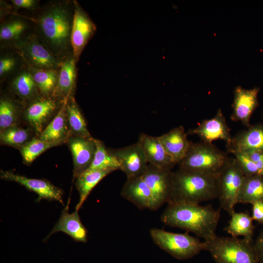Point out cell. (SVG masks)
I'll return each mask as SVG.
<instances>
[{
  "label": "cell",
  "mask_w": 263,
  "mask_h": 263,
  "mask_svg": "<svg viewBox=\"0 0 263 263\" xmlns=\"http://www.w3.org/2000/svg\"><path fill=\"white\" fill-rule=\"evenodd\" d=\"M62 143L63 142H49L40 139H34L22 146L20 150L24 162L29 164L48 149L59 145Z\"/></svg>",
  "instance_id": "cell-29"
},
{
  "label": "cell",
  "mask_w": 263,
  "mask_h": 263,
  "mask_svg": "<svg viewBox=\"0 0 263 263\" xmlns=\"http://www.w3.org/2000/svg\"><path fill=\"white\" fill-rule=\"evenodd\" d=\"M138 142L141 145L149 164L159 168L172 170L177 164L167 152L158 137L142 132Z\"/></svg>",
  "instance_id": "cell-16"
},
{
  "label": "cell",
  "mask_w": 263,
  "mask_h": 263,
  "mask_svg": "<svg viewBox=\"0 0 263 263\" xmlns=\"http://www.w3.org/2000/svg\"><path fill=\"white\" fill-rule=\"evenodd\" d=\"M36 83L31 74L24 72L14 80L13 88L17 93L21 97L29 98L35 93Z\"/></svg>",
  "instance_id": "cell-32"
},
{
  "label": "cell",
  "mask_w": 263,
  "mask_h": 263,
  "mask_svg": "<svg viewBox=\"0 0 263 263\" xmlns=\"http://www.w3.org/2000/svg\"><path fill=\"white\" fill-rule=\"evenodd\" d=\"M244 153L255 163L259 169L260 174L263 176V151L253 150Z\"/></svg>",
  "instance_id": "cell-36"
},
{
  "label": "cell",
  "mask_w": 263,
  "mask_h": 263,
  "mask_svg": "<svg viewBox=\"0 0 263 263\" xmlns=\"http://www.w3.org/2000/svg\"><path fill=\"white\" fill-rule=\"evenodd\" d=\"M245 175L235 158L229 159L219 176L220 207L230 216L238 203V198Z\"/></svg>",
  "instance_id": "cell-7"
},
{
  "label": "cell",
  "mask_w": 263,
  "mask_h": 263,
  "mask_svg": "<svg viewBox=\"0 0 263 263\" xmlns=\"http://www.w3.org/2000/svg\"><path fill=\"white\" fill-rule=\"evenodd\" d=\"M205 243V250L209 252L216 263H259L253 239L217 235Z\"/></svg>",
  "instance_id": "cell-4"
},
{
  "label": "cell",
  "mask_w": 263,
  "mask_h": 263,
  "mask_svg": "<svg viewBox=\"0 0 263 263\" xmlns=\"http://www.w3.org/2000/svg\"><path fill=\"white\" fill-rule=\"evenodd\" d=\"M95 26L88 16L75 7L72 20L71 44L74 56L78 57L95 31Z\"/></svg>",
  "instance_id": "cell-15"
},
{
  "label": "cell",
  "mask_w": 263,
  "mask_h": 263,
  "mask_svg": "<svg viewBox=\"0 0 263 263\" xmlns=\"http://www.w3.org/2000/svg\"><path fill=\"white\" fill-rule=\"evenodd\" d=\"M17 117L16 107L9 100L1 99L0 102V132L14 127Z\"/></svg>",
  "instance_id": "cell-33"
},
{
  "label": "cell",
  "mask_w": 263,
  "mask_h": 263,
  "mask_svg": "<svg viewBox=\"0 0 263 263\" xmlns=\"http://www.w3.org/2000/svg\"><path fill=\"white\" fill-rule=\"evenodd\" d=\"M96 149L94 160L87 170H100L112 172L120 170V164L115 157L104 143L95 139Z\"/></svg>",
  "instance_id": "cell-26"
},
{
  "label": "cell",
  "mask_w": 263,
  "mask_h": 263,
  "mask_svg": "<svg viewBox=\"0 0 263 263\" xmlns=\"http://www.w3.org/2000/svg\"><path fill=\"white\" fill-rule=\"evenodd\" d=\"M58 231L68 234L77 242L85 243L87 241V231L82 224L78 210H76L72 213L63 211L58 221L46 238Z\"/></svg>",
  "instance_id": "cell-19"
},
{
  "label": "cell",
  "mask_w": 263,
  "mask_h": 263,
  "mask_svg": "<svg viewBox=\"0 0 263 263\" xmlns=\"http://www.w3.org/2000/svg\"><path fill=\"white\" fill-rule=\"evenodd\" d=\"M187 134L197 135L201 141L209 143L222 140L227 144L232 138L221 109L217 112L213 117L204 119L195 128L189 130Z\"/></svg>",
  "instance_id": "cell-10"
},
{
  "label": "cell",
  "mask_w": 263,
  "mask_h": 263,
  "mask_svg": "<svg viewBox=\"0 0 263 263\" xmlns=\"http://www.w3.org/2000/svg\"><path fill=\"white\" fill-rule=\"evenodd\" d=\"M56 104L51 99H41L31 105L27 109L25 117L35 131L40 133L45 124L54 112Z\"/></svg>",
  "instance_id": "cell-21"
},
{
  "label": "cell",
  "mask_w": 263,
  "mask_h": 263,
  "mask_svg": "<svg viewBox=\"0 0 263 263\" xmlns=\"http://www.w3.org/2000/svg\"><path fill=\"white\" fill-rule=\"evenodd\" d=\"M121 195L140 209L153 210L151 192L142 176L127 178L122 188Z\"/></svg>",
  "instance_id": "cell-17"
},
{
  "label": "cell",
  "mask_w": 263,
  "mask_h": 263,
  "mask_svg": "<svg viewBox=\"0 0 263 263\" xmlns=\"http://www.w3.org/2000/svg\"><path fill=\"white\" fill-rule=\"evenodd\" d=\"M150 234L153 243L174 258L187 260L205 250L206 243L199 238L184 233H174L152 228Z\"/></svg>",
  "instance_id": "cell-6"
},
{
  "label": "cell",
  "mask_w": 263,
  "mask_h": 263,
  "mask_svg": "<svg viewBox=\"0 0 263 263\" xmlns=\"http://www.w3.org/2000/svg\"><path fill=\"white\" fill-rule=\"evenodd\" d=\"M24 49L29 61L38 69L54 70L58 65L52 54L37 41L28 43Z\"/></svg>",
  "instance_id": "cell-22"
},
{
  "label": "cell",
  "mask_w": 263,
  "mask_h": 263,
  "mask_svg": "<svg viewBox=\"0 0 263 263\" xmlns=\"http://www.w3.org/2000/svg\"><path fill=\"white\" fill-rule=\"evenodd\" d=\"M220 209L211 205L170 202L160 219L165 225L193 233L209 242L217 236L216 231L220 218Z\"/></svg>",
  "instance_id": "cell-1"
},
{
  "label": "cell",
  "mask_w": 263,
  "mask_h": 263,
  "mask_svg": "<svg viewBox=\"0 0 263 263\" xmlns=\"http://www.w3.org/2000/svg\"><path fill=\"white\" fill-rule=\"evenodd\" d=\"M263 201V176H245L238 198V203L251 204Z\"/></svg>",
  "instance_id": "cell-25"
},
{
  "label": "cell",
  "mask_w": 263,
  "mask_h": 263,
  "mask_svg": "<svg viewBox=\"0 0 263 263\" xmlns=\"http://www.w3.org/2000/svg\"><path fill=\"white\" fill-rule=\"evenodd\" d=\"M68 98H65L60 110L40 133V139L49 142H62L68 135L66 105Z\"/></svg>",
  "instance_id": "cell-20"
},
{
  "label": "cell",
  "mask_w": 263,
  "mask_h": 263,
  "mask_svg": "<svg viewBox=\"0 0 263 263\" xmlns=\"http://www.w3.org/2000/svg\"><path fill=\"white\" fill-rule=\"evenodd\" d=\"M254 247L259 263H263V229L254 241Z\"/></svg>",
  "instance_id": "cell-38"
},
{
  "label": "cell",
  "mask_w": 263,
  "mask_h": 263,
  "mask_svg": "<svg viewBox=\"0 0 263 263\" xmlns=\"http://www.w3.org/2000/svg\"><path fill=\"white\" fill-rule=\"evenodd\" d=\"M229 158L227 153L212 143L190 141L185 156L178 165L181 169L219 176Z\"/></svg>",
  "instance_id": "cell-3"
},
{
  "label": "cell",
  "mask_w": 263,
  "mask_h": 263,
  "mask_svg": "<svg viewBox=\"0 0 263 263\" xmlns=\"http://www.w3.org/2000/svg\"><path fill=\"white\" fill-rule=\"evenodd\" d=\"M31 75L42 93L48 94L54 92L58 76L54 70L35 69Z\"/></svg>",
  "instance_id": "cell-30"
},
{
  "label": "cell",
  "mask_w": 263,
  "mask_h": 263,
  "mask_svg": "<svg viewBox=\"0 0 263 263\" xmlns=\"http://www.w3.org/2000/svg\"><path fill=\"white\" fill-rule=\"evenodd\" d=\"M66 113L68 125L73 136L92 137L85 120L73 98H71L67 103Z\"/></svg>",
  "instance_id": "cell-28"
},
{
  "label": "cell",
  "mask_w": 263,
  "mask_h": 263,
  "mask_svg": "<svg viewBox=\"0 0 263 263\" xmlns=\"http://www.w3.org/2000/svg\"><path fill=\"white\" fill-rule=\"evenodd\" d=\"M25 24L20 20L9 22L0 28V38L1 40H10L19 36L25 30Z\"/></svg>",
  "instance_id": "cell-34"
},
{
  "label": "cell",
  "mask_w": 263,
  "mask_h": 263,
  "mask_svg": "<svg viewBox=\"0 0 263 263\" xmlns=\"http://www.w3.org/2000/svg\"><path fill=\"white\" fill-rule=\"evenodd\" d=\"M15 60L12 58H2L0 60V75L9 71L14 65Z\"/></svg>",
  "instance_id": "cell-39"
},
{
  "label": "cell",
  "mask_w": 263,
  "mask_h": 263,
  "mask_svg": "<svg viewBox=\"0 0 263 263\" xmlns=\"http://www.w3.org/2000/svg\"><path fill=\"white\" fill-rule=\"evenodd\" d=\"M38 25L44 39L54 51H64L71 45L72 22L64 8L55 6L47 11L39 19Z\"/></svg>",
  "instance_id": "cell-5"
},
{
  "label": "cell",
  "mask_w": 263,
  "mask_h": 263,
  "mask_svg": "<svg viewBox=\"0 0 263 263\" xmlns=\"http://www.w3.org/2000/svg\"><path fill=\"white\" fill-rule=\"evenodd\" d=\"M172 170L148 165L142 177L150 189L153 199V210L160 208L170 199L172 187Z\"/></svg>",
  "instance_id": "cell-8"
},
{
  "label": "cell",
  "mask_w": 263,
  "mask_h": 263,
  "mask_svg": "<svg viewBox=\"0 0 263 263\" xmlns=\"http://www.w3.org/2000/svg\"><path fill=\"white\" fill-rule=\"evenodd\" d=\"M110 173V171L100 170H86L76 177L75 185L79 192V200L75 210L80 209L93 189Z\"/></svg>",
  "instance_id": "cell-24"
},
{
  "label": "cell",
  "mask_w": 263,
  "mask_h": 263,
  "mask_svg": "<svg viewBox=\"0 0 263 263\" xmlns=\"http://www.w3.org/2000/svg\"><path fill=\"white\" fill-rule=\"evenodd\" d=\"M75 78V59L66 60L61 66L57 82L54 92L67 98L72 91Z\"/></svg>",
  "instance_id": "cell-27"
},
{
  "label": "cell",
  "mask_w": 263,
  "mask_h": 263,
  "mask_svg": "<svg viewBox=\"0 0 263 263\" xmlns=\"http://www.w3.org/2000/svg\"><path fill=\"white\" fill-rule=\"evenodd\" d=\"M0 177L17 182L38 195V199L55 200L63 204V193L58 188L45 180L33 179L8 171H1Z\"/></svg>",
  "instance_id": "cell-12"
},
{
  "label": "cell",
  "mask_w": 263,
  "mask_h": 263,
  "mask_svg": "<svg viewBox=\"0 0 263 263\" xmlns=\"http://www.w3.org/2000/svg\"><path fill=\"white\" fill-rule=\"evenodd\" d=\"M120 164V170L127 178L142 176L149 162L138 142L131 145L117 149H110Z\"/></svg>",
  "instance_id": "cell-9"
},
{
  "label": "cell",
  "mask_w": 263,
  "mask_h": 263,
  "mask_svg": "<svg viewBox=\"0 0 263 263\" xmlns=\"http://www.w3.org/2000/svg\"><path fill=\"white\" fill-rule=\"evenodd\" d=\"M12 1L17 7L25 8H31L35 3V1L33 0H14Z\"/></svg>",
  "instance_id": "cell-40"
},
{
  "label": "cell",
  "mask_w": 263,
  "mask_h": 263,
  "mask_svg": "<svg viewBox=\"0 0 263 263\" xmlns=\"http://www.w3.org/2000/svg\"><path fill=\"white\" fill-rule=\"evenodd\" d=\"M251 217L253 221L263 225V201H258L252 203Z\"/></svg>",
  "instance_id": "cell-37"
},
{
  "label": "cell",
  "mask_w": 263,
  "mask_h": 263,
  "mask_svg": "<svg viewBox=\"0 0 263 263\" xmlns=\"http://www.w3.org/2000/svg\"><path fill=\"white\" fill-rule=\"evenodd\" d=\"M260 88L255 87L245 89L241 86L236 87L234 91L231 120L241 122L247 128L252 113L259 105L258 94Z\"/></svg>",
  "instance_id": "cell-11"
},
{
  "label": "cell",
  "mask_w": 263,
  "mask_h": 263,
  "mask_svg": "<svg viewBox=\"0 0 263 263\" xmlns=\"http://www.w3.org/2000/svg\"><path fill=\"white\" fill-rule=\"evenodd\" d=\"M69 146L73 159L74 175L76 177L90 167L94 160L96 149L95 139L73 136L69 139Z\"/></svg>",
  "instance_id": "cell-13"
},
{
  "label": "cell",
  "mask_w": 263,
  "mask_h": 263,
  "mask_svg": "<svg viewBox=\"0 0 263 263\" xmlns=\"http://www.w3.org/2000/svg\"><path fill=\"white\" fill-rule=\"evenodd\" d=\"M187 135L183 126H179L158 137L165 150L177 165L184 158L188 148L190 141Z\"/></svg>",
  "instance_id": "cell-18"
},
{
  "label": "cell",
  "mask_w": 263,
  "mask_h": 263,
  "mask_svg": "<svg viewBox=\"0 0 263 263\" xmlns=\"http://www.w3.org/2000/svg\"><path fill=\"white\" fill-rule=\"evenodd\" d=\"M233 154L245 176L260 175L257 166L246 153L236 152Z\"/></svg>",
  "instance_id": "cell-35"
},
{
  "label": "cell",
  "mask_w": 263,
  "mask_h": 263,
  "mask_svg": "<svg viewBox=\"0 0 263 263\" xmlns=\"http://www.w3.org/2000/svg\"><path fill=\"white\" fill-rule=\"evenodd\" d=\"M228 153L246 152L253 150L263 151V124L250 125L239 132L226 144Z\"/></svg>",
  "instance_id": "cell-14"
},
{
  "label": "cell",
  "mask_w": 263,
  "mask_h": 263,
  "mask_svg": "<svg viewBox=\"0 0 263 263\" xmlns=\"http://www.w3.org/2000/svg\"><path fill=\"white\" fill-rule=\"evenodd\" d=\"M228 225L224 230L231 237L253 239L254 226L253 220L251 215L246 212L234 211L230 215Z\"/></svg>",
  "instance_id": "cell-23"
},
{
  "label": "cell",
  "mask_w": 263,
  "mask_h": 263,
  "mask_svg": "<svg viewBox=\"0 0 263 263\" xmlns=\"http://www.w3.org/2000/svg\"><path fill=\"white\" fill-rule=\"evenodd\" d=\"M29 134L25 129L13 127L0 132L1 142L12 146H22L26 143Z\"/></svg>",
  "instance_id": "cell-31"
},
{
  "label": "cell",
  "mask_w": 263,
  "mask_h": 263,
  "mask_svg": "<svg viewBox=\"0 0 263 263\" xmlns=\"http://www.w3.org/2000/svg\"><path fill=\"white\" fill-rule=\"evenodd\" d=\"M218 196L219 176L179 169L173 171L171 197L168 203L200 204Z\"/></svg>",
  "instance_id": "cell-2"
}]
</instances>
